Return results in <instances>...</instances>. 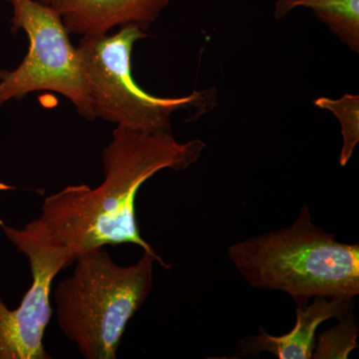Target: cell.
I'll return each mask as SVG.
<instances>
[{
	"label": "cell",
	"mask_w": 359,
	"mask_h": 359,
	"mask_svg": "<svg viewBox=\"0 0 359 359\" xmlns=\"http://www.w3.org/2000/svg\"><path fill=\"white\" fill-rule=\"evenodd\" d=\"M171 266L144 252L132 266H119L104 248L75 259L70 276L54 290L55 314L62 334L86 359H115L129 321L153 287L154 264Z\"/></svg>",
	"instance_id": "obj_3"
},
{
	"label": "cell",
	"mask_w": 359,
	"mask_h": 359,
	"mask_svg": "<svg viewBox=\"0 0 359 359\" xmlns=\"http://www.w3.org/2000/svg\"><path fill=\"white\" fill-rule=\"evenodd\" d=\"M228 255L250 287L287 292L297 306L359 294V245L316 226L306 205L290 226L231 245Z\"/></svg>",
	"instance_id": "obj_2"
},
{
	"label": "cell",
	"mask_w": 359,
	"mask_h": 359,
	"mask_svg": "<svg viewBox=\"0 0 359 359\" xmlns=\"http://www.w3.org/2000/svg\"><path fill=\"white\" fill-rule=\"evenodd\" d=\"M314 104L332 111L341 124L344 145L340 151L339 164L346 166L359 141V97L347 94L337 100L320 97Z\"/></svg>",
	"instance_id": "obj_10"
},
{
	"label": "cell",
	"mask_w": 359,
	"mask_h": 359,
	"mask_svg": "<svg viewBox=\"0 0 359 359\" xmlns=\"http://www.w3.org/2000/svg\"><path fill=\"white\" fill-rule=\"evenodd\" d=\"M13 187L6 185V184L1 183L0 182V191H8V190H13Z\"/></svg>",
	"instance_id": "obj_12"
},
{
	"label": "cell",
	"mask_w": 359,
	"mask_h": 359,
	"mask_svg": "<svg viewBox=\"0 0 359 359\" xmlns=\"http://www.w3.org/2000/svg\"><path fill=\"white\" fill-rule=\"evenodd\" d=\"M351 316L320 335L318 346H314L313 358H346L358 347V328Z\"/></svg>",
	"instance_id": "obj_11"
},
{
	"label": "cell",
	"mask_w": 359,
	"mask_h": 359,
	"mask_svg": "<svg viewBox=\"0 0 359 359\" xmlns=\"http://www.w3.org/2000/svg\"><path fill=\"white\" fill-rule=\"evenodd\" d=\"M297 7L311 9L351 50L359 52V0H276V20H282Z\"/></svg>",
	"instance_id": "obj_9"
},
{
	"label": "cell",
	"mask_w": 359,
	"mask_h": 359,
	"mask_svg": "<svg viewBox=\"0 0 359 359\" xmlns=\"http://www.w3.org/2000/svg\"><path fill=\"white\" fill-rule=\"evenodd\" d=\"M13 32L25 30L29 50L15 70H0V105L32 92L53 91L69 99L79 115L95 119L83 66L60 16L39 0H7Z\"/></svg>",
	"instance_id": "obj_5"
},
{
	"label": "cell",
	"mask_w": 359,
	"mask_h": 359,
	"mask_svg": "<svg viewBox=\"0 0 359 359\" xmlns=\"http://www.w3.org/2000/svg\"><path fill=\"white\" fill-rule=\"evenodd\" d=\"M15 249L27 257L32 283L18 309L7 308L0 297V359H49L43 339L53 313L52 283L71 264L58 250L28 245Z\"/></svg>",
	"instance_id": "obj_6"
},
{
	"label": "cell",
	"mask_w": 359,
	"mask_h": 359,
	"mask_svg": "<svg viewBox=\"0 0 359 359\" xmlns=\"http://www.w3.org/2000/svg\"><path fill=\"white\" fill-rule=\"evenodd\" d=\"M205 148L200 139L180 143L170 132L116 127L103 150L100 185L65 187L45 198L39 218L21 229L0 219V230L14 247L59 250L71 264L83 252L106 245L133 244L161 257L142 238L135 210L137 194L158 172L183 171L196 164Z\"/></svg>",
	"instance_id": "obj_1"
},
{
	"label": "cell",
	"mask_w": 359,
	"mask_h": 359,
	"mask_svg": "<svg viewBox=\"0 0 359 359\" xmlns=\"http://www.w3.org/2000/svg\"><path fill=\"white\" fill-rule=\"evenodd\" d=\"M147 36L139 26L125 25L112 36L85 35L76 49L95 119L144 133L169 132L174 112L191 107L211 109L215 91L162 98L140 88L132 75L131 55L135 42Z\"/></svg>",
	"instance_id": "obj_4"
},
{
	"label": "cell",
	"mask_w": 359,
	"mask_h": 359,
	"mask_svg": "<svg viewBox=\"0 0 359 359\" xmlns=\"http://www.w3.org/2000/svg\"><path fill=\"white\" fill-rule=\"evenodd\" d=\"M58 14L69 34H107L116 26L145 30L171 0H39Z\"/></svg>",
	"instance_id": "obj_7"
},
{
	"label": "cell",
	"mask_w": 359,
	"mask_h": 359,
	"mask_svg": "<svg viewBox=\"0 0 359 359\" xmlns=\"http://www.w3.org/2000/svg\"><path fill=\"white\" fill-rule=\"evenodd\" d=\"M353 299L313 297V301L304 306H297V321L289 334L273 337L259 327V335L245 339V351L259 353L268 351L280 359L313 358L316 346V332L318 327L332 318H346L353 311Z\"/></svg>",
	"instance_id": "obj_8"
}]
</instances>
